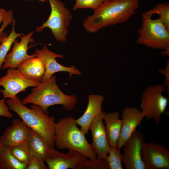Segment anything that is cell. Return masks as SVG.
Wrapping results in <instances>:
<instances>
[{"label": "cell", "mask_w": 169, "mask_h": 169, "mask_svg": "<svg viewBox=\"0 0 169 169\" xmlns=\"http://www.w3.org/2000/svg\"><path fill=\"white\" fill-rule=\"evenodd\" d=\"M45 162L33 157L28 164L27 169H48Z\"/></svg>", "instance_id": "cell-28"}, {"label": "cell", "mask_w": 169, "mask_h": 169, "mask_svg": "<svg viewBox=\"0 0 169 169\" xmlns=\"http://www.w3.org/2000/svg\"></svg>", "instance_id": "cell-35"}, {"label": "cell", "mask_w": 169, "mask_h": 169, "mask_svg": "<svg viewBox=\"0 0 169 169\" xmlns=\"http://www.w3.org/2000/svg\"><path fill=\"white\" fill-rule=\"evenodd\" d=\"M17 68L25 77L38 82L41 81L45 71L43 62L36 56L25 60Z\"/></svg>", "instance_id": "cell-18"}, {"label": "cell", "mask_w": 169, "mask_h": 169, "mask_svg": "<svg viewBox=\"0 0 169 169\" xmlns=\"http://www.w3.org/2000/svg\"><path fill=\"white\" fill-rule=\"evenodd\" d=\"M31 129L23 121L16 119L7 127L0 137L3 145L11 147L27 143Z\"/></svg>", "instance_id": "cell-16"}, {"label": "cell", "mask_w": 169, "mask_h": 169, "mask_svg": "<svg viewBox=\"0 0 169 169\" xmlns=\"http://www.w3.org/2000/svg\"><path fill=\"white\" fill-rule=\"evenodd\" d=\"M141 156L146 169H169V151L163 145L144 142Z\"/></svg>", "instance_id": "cell-11"}, {"label": "cell", "mask_w": 169, "mask_h": 169, "mask_svg": "<svg viewBox=\"0 0 169 169\" xmlns=\"http://www.w3.org/2000/svg\"><path fill=\"white\" fill-rule=\"evenodd\" d=\"M5 101L9 109L17 114L31 130L43 137L51 146H54L55 123L54 117L49 116L37 105L32 104L31 108H28L17 96L8 98Z\"/></svg>", "instance_id": "cell-2"}, {"label": "cell", "mask_w": 169, "mask_h": 169, "mask_svg": "<svg viewBox=\"0 0 169 169\" xmlns=\"http://www.w3.org/2000/svg\"><path fill=\"white\" fill-rule=\"evenodd\" d=\"M103 120L108 142L109 145L116 147L121 128V120L120 119V114L117 111L112 113L105 112Z\"/></svg>", "instance_id": "cell-19"}, {"label": "cell", "mask_w": 169, "mask_h": 169, "mask_svg": "<svg viewBox=\"0 0 169 169\" xmlns=\"http://www.w3.org/2000/svg\"><path fill=\"white\" fill-rule=\"evenodd\" d=\"M28 164L21 163L12 154L10 147L3 145L0 155V169H27Z\"/></svg>", "instance_id": "cell-21"}, {"label": "cell", "mask_w": 169, "mask_h": 169, "mask_svg": "<svg viewBox=\"0 0 169 169\" xmlns=\"http://www.w3.org/2000/svg\"><path fill=\"white\" fill-rule=\"evenodd\" d=\"M161 54L163 56H169V49L162 50L161 52Z\"/></svg>", "instance_id": "cell-32"}, {"label": "cell", "mask_w": 169, "mask_h": 169, "mask_svg": "<svg viewBox=\"0 0 169 169\" xmlns=\"http://www.w3.org/2000/svg\"><path fill=\"white\" fill-rule=\"evenodd\" d=\"M33 54L42 61L44 66L45 71L41 81L49 79L54 74L59 72H67L71 76L73 74L79 75L81 74L74 65L68 67L58 63L56 58L63 59V55L50 51L45 46H43L41 49H36Z\"/></svg>", "instance_id": "cell-12"}, {"label": "cell", "mask_w": 169, "mask_h": 169, "mask_svg": "<svg viewBox=\"0 0 169 169\" xmlns=\"http://www.w3.org/2000/svg\"><path fill=\"white\" fill-rule=\"evenodd\" d=\"M16 20L14 18L12 22V29L8 36L0 44V72L8 52L10 50L11 45L14 40L18 37L23 34L17 33L15 28Z\"/></svg>", "instance_id": "cell-22"}, {"label": "cell", "mask_w": 169, "mask_h": 169, "mask_svg": "<svg viewBox=\"0 0 169 169\" xmlns=\"http://www.w3.org/2000/svg\"><path fill=\"white\" fill-rule=\"evenodd\" d=\"M39 83L25 77L17 69L9 68L6 74L0 78V86L4 88L0 91L4 98L13 99L19 93L25 92L27 88L34 87Z\"/></svg>", "instance_id": "cell-10"}, {"label": "cell", "mask_w": 169, "mask_h": 169, "mask_svg": "<svg viewBox=\"0 0 169 169\" xmlns=\"http://www.w3.org/2000/svg\"><path fill=\"white\" fill-rule=\"evenodd\" d=\"M22 102L24 105L28 103L37 105L48 114V108L55 105H62L66 110H72L77 103V97L74 95H67L63 93L57 85L56 76L53 75L34 87Z\"/></svg>", "instance_id": "cell-3"}, {"label": "cell", "mask_w": 169, "mask_h": 169, "mask_svg": "<svg viewBox=\"0 0 169 169\" xmlns=\"http://www.w3.org/2000/svg\"><path fill=\"white\" fill-rule=\"evenodd\" d=\"M13 18L12 10H10L8 11L7 15L0 28V44L8 37V34L3 31L6 28L12 23Z\"/></svg>", "instance_id": "cell-27"}, {"label": "cell", "mask_w": 169, "mask_h": 169, "mask_svg": "<svg viewBox=\"0 0 169 169\" xmlns=\"http://www.w3.org/2000/svg\"><path fill=\"white\" fill-rule=\"evenodd\" d=\"M8 12V11L3 8H0V24L5 19Z\"/></svg>", "instance_id": "cell-31"}, {"label": "cell", "mask_w": 169, "mask_h": 169, "mask_svg": "<svg viewBox=\"0 0 169 169\" xmlns=\"http://www.w3.org/2000/svg\"><path fill=\"white\" fill-rule=\"evenodd\" d=\"M27 143L32 157L45 162L48 151L52 146L43 137L31 129Z\"/></svg>", "instance_id": "cell-20"}, {"label": "cell", "mask_w": 169, "mask_h": 169, "mask_svg": "<svg viewBox=\"0 0 169 169\" xmlns=\"http://www.w3.org/2000/svg\"><path fill=\"white\" fill-rule=\"evenodd\" d=\"M5 99L0 100V116H2L6 118H12V114L11 113L10 109L6 103Z\"/></svg>", "instance_id": "cell-29"}, {"label": "cell", "mask_w": 169, "mask_h": 169, "mask_svg": "<svg viewBox=\"0 0 169 169\" xmlns=\"http://www.w3.org/2000/svg\"><path fill=\"white\" fill-rule=\"evenodd\" d=\"M51 7L50 15L42 25L36 28L37 32H42L45 28L51 32L58 42H64L67 40L68 27L72 18V14L64 4L59 0H46Z\"/></svg>", "instance_id": "cell-7"}, {"label": "cell", "mask_w": 169, "mask_h": 169, "mask_svg": "<svg viewBox=\"0 0 169 169\" xmlns=\"http://www.w3.org/2000/svg\"><path fill=\"white\" fill-rule=\"evenodd\" d=\"M3 145V144H2V141L1 140L0 137V153H1V149H2Z\"/></svg>", "instance_id": "cell-33"}, {"label": "cell", "mask_w": 169, "mask_h": 169, "mask_svg": "<svg viewBox=\"0 0 169 169\" xmlns=\"http://www.w3.org/2000/svg\"><path fill=\"white\" fill-rule=\"evenodd\" d=\"M10 147L12 154L21 163L28 164L33 158L27 143H21Z\"/></svg>", "instance_id": "cell-24"}, {"label": "cell", "mask_w": 169, "mask_h": 169, "mask_svg": "<svg viewBox=\"0 0 169 169\" xmlns=\"http://www.w3.org/2000/svg\"><path fill=\"white\" fill-rule=\"evenodd\" d=\"M104 113L102 111L95 118L90 128L92 135V142L90 144L97 158L103 159H106L110 146L103 122Z\"/></svg>", "instance_id": "cell-14"}, {"label": "cell", "mask_w": 169, "mask_h": 169, "mask_svg": "<svg viewBox=\"0 0 169 169\" xmlns=\"http://www.w3.org/2000/svg\"><path fill=\"white\" fill-rule=\"evenodd\" d=\"M165 85L158 84L147 88L142 93L140 107L141 111L147 119H153L159 124L161 115L165 112L168 104L167 97L162 95Z\"/></svg>", "instance_id": "cell-8"}, {"label": "cell", "mask_w": 169, "mask_h": 169, "mask_svg": "<svg viewBox=\"0 0 169 169\" xmlns=\"http://www.w3.org/2000/svg\"><path fill=\"white\" fill-rule=\"evenodd\" d=\"M85 135L78 128L74 117L61 118L55 124L54 145L59 149L74 150L89 159H95L97 155L87 141Z\"/></svg>", "instance_id": "cell-4"}, {"label": "cell", "mask_w": 169, "mask_h": 169, "mask_svg": "<svg viewBox=\"0 0 169 169\" xmlns=\"http://www.w3.org/2000/svg\"><path fill=\"white\" fill-rule=\"evenodd\" d=\"M159 72L163 74L165 77L164 84L166 85L167 87V90H169V62L167 61L166 67L163 69L159 70Z\"/></svg>", "instance_id": "cell-30"}, {"label": "cell", "mask_w": 169, "mask_h": 169, "mask_svg": "<svg viewBox=\"0 0 169 169\" xmlns=\"http://www.w3.org/2000/svg\"></svg>", "instance_id": "cell-36"}, {"label": "cell", "mask_w": 169, "mask_h": 169, "mask_svg": "<svg viewBox=\"0 0 169 169\" xmlns=\"http://www.w3.org/2000/svg\"><path fill=\"white\" fill-rule=\"evenodd\" d=\"M104 97L100 95L91 94L88 96L86 110L80 117L75 119L77 125L80 126L81 130L87 134L95 118L102 112V104Z\"/></svg>", "instance_id": "cell-17"}, {"label": "cell", "mask_w": 169, "mask_h": 169, "mask_svg": "<svg viewBox=\"0 0 169 169\" xmlns=\"http://www.w3.org/2000/svg\"><path fill=\"white\" fill-rule=\"evenodd\" d=\"M33 33V31H31L27 35L23 34L21 36L19 42L16 39L14 40L12 51L7 54L2 66V69L16 68L25 60L35 56L33 54L29 55L27 54L28 44L34 41V39L32 38Z\"/></svg>", "instance_id": "cell-13"}, {"label": "cell", "mask_w": 169, "mask_h": 169, "mask_svg": "<svg viewBox=\"0 0 169 169\" xmlns=\"http://www.w3.org/2000/svg\"><path fill=\"white\" fill-rule=\"evenodd\" d=\"M139 6L138 0H105L83 21V26L88 32L97 33L104 28L126 21L135 14Z\"/></svg>", "instance_id": "cell-1"}, {"label": "cell", "mask_w": 169, "mask_h": 169, "mask_svg": "<svg viewBox=\"0 0 169 169\" xmlns=\"http://www.w3.org/2000/svg\"><path fill=\"white\" fill-rule=\"evenodd\" d=\"M145 117L141 110L136 108L127 107L122 114V125L117 146L120 148Z\"/></svg>", "instance_id": "cell-15"}, {"label": "cell", "mask_w": 169, "mask_h": 169, "mask_svg": "<svg viewBox=\"0 0 169 169\" xmlns=\"http://www.w3.org/2000/svg\"><path fill=\"white\" fill-rule=\"evenodd\" d=\"M51 146L45 159L49 169H109L106 159H89L81 153L69 150L67 154L60 153Z\"/></svg>", "instance_id": "cell-5"}, {"label": "cell", "mask_w": 169, "mask_h": 169, "mask_svg": "<svg viewBox=\"0 0 169 169\" xmlns=\"http://www.w3.org/2000/svg\"><path fill=\"white\" fill-rule=\"evenodd\" d=\"M144 141L142 133L136 129L123 145L122 162L126 169H146L141 156Z\"/></svg>", "instance_id": "cell-9"}, {"label": "cell", "mask_w": 169, "mask_h": 169, "mask_svg": "<svg viewBox=\"0 0 169 169\" xmlns=\"http://www.w3.org/2000/svg\"><path fill=\"white\" fill-rule=\"evenodd\" d=\"M151 17L158 14L159 18L169 30V3L168 2L159 3L152 9L144 13Z\"/></svg>", "instance_id": "cell-23"}, {"label": "cell", "mask_w": 169, "mask_h": 169, "mask_svg": "<svg viewBox=\"0 0 169 169\" xmlns=\"http://www.w3.org/2000/svg\"><path fill=\"white\" fill-rule=\"evenodd\" d=\"M38 1L43 2H45V1H46V0H38Z\"/></svg>", "instance_id": "cell-34"}, {"label": "cell", "mask_w": 169, "mask_h": 169, "mask_svg": "<svg viewBox=\"0 0 169 169\" xmlns=\"http://www.w3.org/2000/svg\"><path fill=\"white\" fill-rule=\"evenodd\" d=\"M142 14V23L138 30L136 43L154 49H169V30L158 18L153 19Z\"/></svg>", "instance_id": "cell-6"}, {"label": "cell", "mask_w": 169, "mask_h": 169, "mask_svg": "<svg viewBox=\"0 0 169 169\" xmlns=\"http://www.w3.org/2000/svg\"><path fill=\"white\" fill-rule=\"evenodd\" d=\"M105 0H76L73 7L74 11L79 9L90 8L93 10L96 9Z\"/></svg>", "instance_id": "cell-26"}, {"label": "cell", "mask_w": 169, "mask_h": 169, "mask_svg": "<svg viewBox=\"0 0 169 169\" xmlns=\"http://www.w3.org/2000/svg\"><path fill=\"white\" fill-rule=\"evenodd\" d=\"M121 148L110 146L108 153L106 159L109 169H122V155Z\"/></svg>", "instance_id": "cell-25"}]
</instances>
